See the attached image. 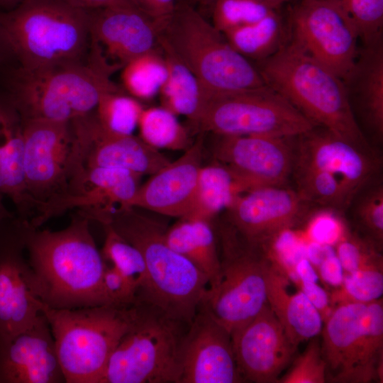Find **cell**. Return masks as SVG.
Wrapping results in <instances>:
<instances>
[{"mask_svg":"<svg viewBox=\"0 0 383 383\" xmlns=\"http://www.w3.org/2000/svg\"><path fill=\"white\" fill-rule=\"evenodd\" d=\"M267 279V303L289 341L296 348L317 336L323 328L318 310L300 289L288 292L286 274L272 259Z\"/></svg>","mask_w":383,"mask_h":383,"instance_id":"d4e9b609","label":"cell"},{"mask_svg":"<svg viewBox=\"0 0 383 383\" xmlns=\"http://www.w3.org/2000/svg\"><path fill=\"white\" fill-rule=\"evenodd\" d=\"M65 383H101L110 357L130 327L135 304L78 309L43 305Z\"/></svg>","mask_w":383,"mask_h":383,"instance_id":"52a82bcc","label":"cell"},{"mask_svg":"<svg viewBox=\"0 0 383 383\" xmlns=\"http://www.w3.org/2000/svg\"><path fill=\"white\" fill-rule=\"evenodd\" d=\"M29 221H0V348L43 313L34 274L24 257Z\"/></svg>","mask_w":383,"mask_h":383,"instance_id":"7c38bea8","label":"cell"},{"mask_svg":"<svg viewBox=\"0 0 383 383\" xmlns=\"http://www.w3.org/2000/svg\"><path fill=\"white\" fill-rule=\"evenodd\" d=\"M323 212L317 213L311 219L309 234L315 242L335 245L347 232V228L335 212L334 209L323 208Z\"/></svg>","mask_w":383,"mask_h":383,"instance_id":"7bdbcfd3","label":"cell"},{"mask_svg":"<svg viewBox=\"0 0 383 383\" xmlns=\"http://www.w3.org/2000/svg\"><path fill=\"white\" fill-rule=\"evenodd\" d=\"M265 82L316 126L370 148L357 123L343 81L287 41L256 66Z\"/></svg>","mask_w":383,"mask_h":383,"instance_id":"3957f363","label":"cell"},{"mask_svg":"<svg viewBox=\"0 0 383 383\" xmlns=\"http://www.w3.org/2000/svg\"><path fill=\"white\" fill-rule=\"evenodd\" d=\"M105 240L101 255L136 288L140 296L146 283V267L140 250L120 235L109 224L103 225ZM136 301V300H135Z\"/></svg>","mask_w":383,"mask_h":383,"instance_id":"836d02e7","label":"cell"},{"mask_svg":"<svg viewBox=\"0 0 383 383\" xmlns=\"http://www.w3.org/2000/svg\"><path fill=\"white\" fill-rule=\"evenodd\" d=\"M26 250L43 305L70 309L109 304L103 287L107 263L91 233L89 221L80 213L60 231L30 226Z\"/></svg>","mask_w":383,"mask_h":383,"instance_id":"6da1fadb","label":"cell"},{"mask_svg":"<svg viewBox=\"0 0 383 383\" xmlns=\"http://www.w3.org/2000/svg\"><path fill=\"white\" fill-rule=\"evenodd\" d=\"M133 320L107 365L101 383H179V348L189 325L135 302Z\"/></svg>","mask_w":383,"mask_h":383,"instance_id":"ba28073f","label":"cell"},{"mask_svg":"<svg viewBox=\"0 0 383 383\" xmlns=\"http://www.w3.org/2000/svg\"><path fill=\"white\" fill-rule=\"evenodd\" d=\"M2 197L3 196L0 194V221L13 217L4 206Z\"/></svg>","mask_w":383,"mask_h":383,"instance_id":"f5cc1de1","label":"cell"},{"mask_svg":"<svg viewBox=\"0 0 383 383\" xmlns=\"http://www.w3.org/2000/svg\"><path fill=\"white\" fill-rule=\"evenodd\" d=\"M138 127L140 138L157 150H186L192 144L177 116L162 106L143 109Z\"/></svg>","mask_w":383,"mask_h":383,"instance_id":"d6a6232c","label":"cell"},{"mask_svg":"<svg viewBox=\"0 0 383 383\" xmlns=\"http://www.w3.org/2000/svg\"><path fill=\"white\" fill-rule=\"evenodd\" d=\"M354 23L363 46L382 40L383 0H339Z\"/></svg>","mask_w":383,"mask_h":383,"instance_id":"f35d334b","label":"cell"},{"mask_svg":"<svg viewBox=\"0 0 383 383\" xmlns=\"http://www.w3.org/2000/svg\"><path fill=\"white\" fill-rule=\"evenodd\" d=\"M205 6L210 10L211 23L222 34L281 9L265 0H211Z\"/></svg>","mask_w":383,"mask_h":383,"instance_id":"d590c367","label":"cell"},{"mask_svg":"<svg viewBox=\"0 0 383 383\" xmlns=\"http://www.w3.org/2000/svg\"><path fill=\"white\" fill-rule=\"evenodd\" d=\"M311 206L294 189L274 185L244 192L226 211L231 228L248 244L262 247L301 221Z\"/></svg>","mask_w":383,"mask_h":383,"instance_id":"e0dca14e","label":"cell"},{"mask_svg":"<svg viewBox=\"0 0 383 383\" xmlns=\"http://www.w3.org/2000/svg\"><path fill=\"white\" fill-rule=\"evenodd\" d=\"M5 96L23 119L70 122L94 111L103 93L120 89L87 64L70 62L8 70Z\"/></svg>","mask_w":383,"mask_h":383,"instance_id":"5b68a950","label":"cell"},{"mask_svg":"<svg viewBox=\"0 0 383 383\" xmlns=\"http://www.w3.org/2000/svg\"><path fill=\"white\" fill-rule=\"evenodd\" d=\"M350 105L378 140L383 136L382 40L359 50L354 67L343 79ZM352 107V106H351Z\"/></svg>","mask_w":383,"mask_h":383,"instance_id":"603a6c76","label":"cell"},{"mask_svg":"<svg viewBox=\"0 0 383 383\" xmlns=\"http://www.w3.org/2000/svg\"><path fill=\"white\" fill-rule=\"evenodd\" d=\"M327 365L317 336L310 339L305 350L294 360L290 370L277 382L324 383Z\"/></svg>","mask_w":383,"mask_h":383,"instance_id":"60d3db41","label":"cell"},{"mask_svg":"<svg viewBox=\"0 0 383 383\" xmlns=\"http://www.w3.org/2000/svg\"><path fill=\"white\" fill-rule=\"evenodd\" d=\"M236 365L243 382H277L296 350L268 303L231 334Z\"/></svg>","mask_w":383,"mask_h":383,"instance_id":"ffe728a7","label":"cell"},{"mask_svg":"<svg viewBox=\"0 0 383 383\" xmlns=\"http://www.w3.org/2000/svg\"><path fill=\"white\" fill-rule=\"evenodd\" d=\"M382 268H370L344 274L340 289L330 296L331 304L347 302L368 304L382 298Z\"/></svg>","mask_w":383,"mask_h":383,"instance_id":"74e56055","label":"cell"},{"mask_svg":"<svg viewBox=\"0 0 383 383\" xmlns=\"http://www.w3.org/2000/svg\"><path fill=\"white\" fill-rule=\"evenodd\" d=\"M288 39L342 80L357 58V28L339 0H299L289 10Z\"/></svg>","mask_w":383,"mask_h":383,"instance_id":"8fae6325","label":"cell"},{"mask_svg":"<svg viewBox=\"0 0 383 383\" xmlns=\"http://www.w3.org/2000/svg\"><path fill=\"white\" fill-rule=\"evenodd\" d=\"M279 10L255 23L227 31L223 35L245 58L257 62L264 60L274 55L288 40L287 21Z\"/></svg>","mask_w":383,"mask_h":383,"instance_id":"f546056e","label":"cell"},{"mask_svg":"<svg viewBox=\"0 0 383 383\" xmlns=\"http://www.w3.org/2000/svg\"><path fill=\"white\" fill-rule=\"evenodd\" d=\"M158 39L189 68L209 94L267 85L256 66L235 51L188 1L178 2L162 22Z\"/></svg>","mask_w":383,"mask_h":383,"instance_id":"8992f818","label":"cell"},{"mask_svg":"<svg viewBox=\"0 0 383 383\" xmlns=\"http://www.w3.org/2000/svg\"><path fill=\"white\" fill-rule=\"evenodd\" d=\"M383 302L378 299L367 305L363 328L352 367L343 382L382 380Z\"/></svg>","mask_w":383,"mask_h":383,"instance_id":"4dcf8cb0","label":"cell"},{"mask_svg":"<svg viewBox=\"0 0 383 383\" xmlns=\"http://www.w3.org/2000/svg\"><path fill=\"white\" fill-rule=\"evenodd\" d=\"M11 59V56L0 36V65L5 64Z\"/></svg>","mask_w":383,"mask_h":383,"instance_id":"f907efd6","label":"cell"},{"mask_svg":"<svg viewBox=\"0 0 383 383\" xmlns=\"http://www.w3.org/2000/svg\"><path fill=\"white\" fill-rule=\"evenodd\" d=\"M143 109L138 100L118 89L102 94L94 113L106 130L120 135H132Z\"/></svg>","mask_w":383,"mask_h":383,"instance_id":"e575fe53","label":"cell"},{"mask_svg":"<svg viewBox=\"0 0 383 383\" xmlns=\"http://www.w3.org/2000/svg\"><path fill=\"white\" fill-rule=\"evenodd\" d=\"M167 67V76L159 96L162 106L183 116L196 126L204 110L207 91L189 68L158 39Z\"/></svg>","mask_w":383,"mask_h":383,"instance_id":"f1b7e54d","label":"cell"},{"mask_svg":"<svg viewBox=\"0 0 383 383\" xmlns=\"http://www.w3.org/2000/svg\"><path fill=\"white\" fill-rule=\"evenodd\" d=\"M203 138L193 143L140 185L126 208L143 209L164 216L184 218L190 209L203 160Z\"/></svg>","mask_w":383,"mask_h":383,"instance_id":"7402d4cb","label":"cell"},{"mask_svg":"<svg viewBox=\"0 0 383 383\" xmlns=\"http://www.w3.org/2000/svg\"><path fill=\"white\" fill-rule=\"evenodd\" d=\"M121 70L123 87L138 101H149L159 95L167 76V65L160 46L132 59Z\"/></svg>","mask_w":383,"mask_h":383,"instance_id":"1f68e13d","label":"cell"},{"mask_svg":"<svg viewBox=\"0 0 383 383\" xmlns=\"http://www.w3.org/2000/svg\"><path fill=\"white\" fill-rule=\"evenodd\" d=\"M72 147L69 175L83 167H114L152 175L170 160L140 137L104 128L94 111L71 121Z\"/></svg>","mask_w":383,"mask_h":383,"instance_id":"5bb4252c","label":"cell"},{"mask_svg":"<svg viewBox=\"0 0 383 383\" xmlns=\"http://www.w3.org/2000/svg\"><path fill=\"white\" fill-rule=\"evenodd\" d=\"M103 287L109 304L128 306L135 302L137 289L116 267L106 265Z\"/></svg>","mask_w":383,"mask_h":383,"instance_id":"b9f144b4","label":"cell"},{"mask_svg":"<svg viewBox=\"0 0 383 383\" xmlns=\"http://www.w3.org/2000/svg\"><path fill=\"white\" fill-rule=\"evenodd\" d=\"M0 36L23 68L87 64L89 9L63 0H26L0 12Z\"/></svg>","mask_w":383,"mask_h":383,"instance_id":"277c9868","label":"cell"},{"mask_svg":"<svg viewBox=\"0 0 383 383\" xmlns=\"http://www.w3.org/2000/svg\"><path fill=\"white\" fill-rule=\"evenodd\" d=\"M100 223L111 226L143 257L146 283L135 302L153 306L189 325L209 288V279L167 245L164 225L133 207L116 208Z\"/></svg>","mask_w":383,"mask_h":383,"instance_id":"7a4b0ae2","label":"cell"},{"mask_svg":"<svg viewBox=\"0 0 383 383\" xmlns=\"http://www.w3.org/2000/svg\"><path fill=\"white\" fill-rule=\"evenodd\" d=\"M295 274V282L297 280L317 282L318 276L312 263L307 257H301L295 262L292 270Z\"/></svg>","mask_w":383,"mask_h":383,"instance_id":"7dc6e473","label":"cell"},{"mask_svg":"<svg viewBox=\"0 0 383 383\" xmlns=\"http://www.w3.org/2000/svg\"><path fill=\"white\" fill-rule=\"evenodd\" d=\"M317 266L319 275L325 283L335 287L342 284L345 273L333 246Z\"/></svg>","mask_w":383,"mask_h":383,"instance_id":"ee69618b","label":"cell"},{"mask_svg":"<svg viewBox=\"0 0 383 383\" xmlns=\"http://www.w3.org/2000/svg\"><path fill=\"white\" fill-rule=\"evenodd\" d=\"M55 340L42 313L0 348V383H63Z\"/></svg>","mask_w":383,"mask_h":383,"instance_id":"44dd1931","label":"cell"},{"mask_svg":"<svg viewBox=\"0 0 383 383\" xmlns=\"http://www.w3.org/2000/svg\"><path fill=\"white\" fill-rule=\"evenodd\" d=\"M296 284L318 310L325 322L333 309L331 306L329 294L317 282L297 280Z\"/></svg>","mask_w":383,"mask_h":383,"instance_id":"f6af8a7d","label":"cell"},{"mask_svg":"<svg viewBox=\"0 0 383 383\" xmlns=\"http://www.w3.org/2000/svg\"><path fill=\"white\" fill-rule=\"evenodd\" d=\"M26 0H0V12L13 9Z\"/></svg>","mask_w":383,"mask_h":383,"instance_id":"681fc988","label":"cell"},{"mask_svg":"<svg viewBox=\"0 0 383 383\" xmlns=\"http://www.w3.org/2000/svg\"><path fill=\"white\" fill-rule=\"evenodd\" d=\"M65 2L84 9L107 6H133L128 0H63ZM134 7V6H133Z\"/></svg>","mask_w":383,"mask_h":383,"instance_id":"c3c4849f","label":"cell"},{"mask_svg":"<svg viewBox=\"0 0 383 383\" xmlns=\"http://www.w3.org/2000/svg\"><path fill=\"white\" fill-rule=\"evenodd\" d=\"M163 21L133 6L89 9L87 65L111 76L132 59L157 49Z\"/></svg>","mask_w":383,"mask_h":383,"instance_id":"4fadbf2b","label":"cell"},{"mask_svg":"<svg viewBox=\"0 0 383 383\" xmlns=\"http://www.w3.org/2000/svg\"><path fill=\"white\" fill-rule=\"evenodd\" d=\"M191 2L198 3L201 5H206L211 0H189ZM276 7L281 8L284 4L292 1V0H265Z\"/></svg>","mask_w":383,"mask_h":383,"instance_id":"816d5d0a","label":"cell"},{"mask_svg":"<svg viewBox=\"0 0 383 383\" xmlns=\"http://www.w3.org/2000/svg\"><path fill=\"white\" fill-rule=\"evenodd\" d=\"M167 245L195 265L216 284L221 268L216 238L211 222L182 218L165 231Z\"/></svg>","mask_w":383,"mask_h":383,"instance_id":"83f0119b","label":"cell"},{"mask_svg":"<svg viewBox=\"0 0 383 383\" xmlns=\"http://www.w3.org/2000/svg\"><path fill=\"white\" fill-rule=\"evenodd\" d=\"M294 141L293 167L318 170L335 178L349 206L356 194L376 178L379 160L370 148L353 143L318 126Z\"/></svg>","mask_w":383,"mask_h":383,"instance_id":"2e32d148","label":"cell"},{"mask_svg":"<svg viewBox=\"0 0 383 383\" xmlns=\"http://www.w3.org/2000/svg\"><path fill=\"white\" fill-rule=\"evenodd\" d=\"M348 209L368 240L379 248L383 241V185L380 180L376 177L365 185Z\"/></svg>","mask_w":383,"mask_h":383,"instance_id":"8d00e7d4","label":"cell"},{"mask_svg":"<svg viewBox=\"0 0 383 383\" xmlns=\"http://www.w3.org/2000/svg\"><path fill=\"white\" fill-rule=\"evenodd\" d=\"M179 383H240L231 333L201 306L179 348Z\"/></svg>","mask_w":383,"mask_h":383,"instance_id":"ac0fdd59","label":"cell"},{"mask_svg":"<svg viewBox=\"0 0 383 383\" xmlns=\"http://www.w3.org/2000/svg\"><path fill=\"white\" fill-rule=\"evenodd\" d=\"M23 121L25 183L36 208L66 190L72 147L71 121Z\"/></svg>","mask_w":383,"mask_h":383,"instance_id":"9a60e30c","label":"cell"},{"mask_svg":"<svg viewBox=\"0 0 383 383\" xmlns=\"http://www.w3.org/2000/svg\"><path fill=\"white\" fill-rule=\"evenodd\" d=\"M252 189L248 182L216 160L202 165L190 209L184 218L211 222L238 196Z\"/></svg>","mask_w":383,"mask_h":383,"instance_id":"4316f807","label":"cell"},{"mask_svg":"<svg viewBox=\"0 0 383 383\" xmlns=\"http://www.w3.org/2000/svg\"><path fill=\"white\" fill-rule=\"evenodd\" d=\"M218 279L200 304L231 334L252 320L267 304L271 260L260 247L243 240L231 228L223 235Z\"/></svg>","mask_w":383,"mask_h":383,"instance_id":"9c48e42d","label":"cell"},{"mask_svg":"<svg viewBox=\"0 0 383 383\" xmlns=\"http://www.w3.org/2000/svg\"><path fill=\"white\" fill-rule=\"evenodd\" d=\"M134 7L153 19L167 18L180 0H128Z\"/></svg>","mask_w":383,"mask_h":383,"instance_id":"bcb514c9","label":"cell"},{"mask_svg":"<svg viewBox=\"0 0 383 383\" xmlns=\"http://www.w3.org/2000/svg\"><path fill=\"white\" fill-rule=\"evenodd\" d=\"M335 245L344 272L382 268V257L376 250V245L368 239L363 240L347 231Z\"/></svg>","mask_w":383,"mask_h":383,"instance_id":"ab89813d","label":"cell"},{"mask_svg":"<svg viewBox=\"0 0 383 383\" xmlns=\"http://www.w3.org/2000/svg\"><path fill=\"white\" fill-rule=\"evenodd\" d=\"M215 160L248 182L253 188L286 185L292 176L294 138L216 135Z\"/></svg>","mask_w":383,"mask_h":383,"instance_id":"d6986e66","label":"cell"},{"mask_svg":"<svg viewBox=\"0 0 383 383\" xmlns=\"http://www.w3.org/2000/svg\"><path fill=\"white\" fill-rule=\"evenodd\" d=\"M216 135L294 138L316 125L267 84L209 94L195 126Z\"/></svg>","mask_w":383,"mask_h":383,"instance_id":"30bf717a","label":"cell"},{"mask_svg":"<svg viewBox=\"0 0 383 383\" xmlns=\"http://www.w3.org/2000/svg\"><path fill=\"white\" fill-rule=\"evenodd\" d=\"M367 305L356 302L338 304L324 322L321 350L334 382H343L353 365Z\"/></svg>","mask_w":383,"mask_h":383,"instance_id":"484cf974","label":"cell"},{"mask_svg":"<svg viewBox=\"0 0 383 383\" xmlns=\"http://www.w3.org/2000/svg\"><path fill=\"white\" fill-rule=\"evenodd\" d=\"M0 194L11 199L23 219L34 207L24 178L23 118L5 95L0 97Z\"/></svg>","mask_w":383,"mask_h":383,"instance_id":"cb8c5ba5","label":"cell"}]
</instances>
